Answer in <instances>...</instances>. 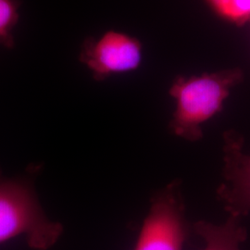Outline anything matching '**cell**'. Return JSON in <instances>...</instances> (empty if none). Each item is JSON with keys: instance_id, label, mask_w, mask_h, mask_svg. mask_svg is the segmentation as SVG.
Instances as JSON below:
<instances>
[{"instance_id": "8", "label": "cell", "mask_w": 250, "mask_h": 250, "mask_svg": "<svg viewBox=\"0 0 250 250\" xmlns=\"http://www.w3.org/2000/svg\"><path fill=\"white\" fill-rule=\"evenodd\" d=\"M19 0H0V45L13 48L15 45L13 30L18 23Z\"/></svg>"}, {"instance_id": "5", "label": "cell", "mask_w": 250, "mask_h": 250, "mask_svg": "<svg viewBox=\"0 0 250 250\" xmlns=\"http://www.w3.org/2000/svg\"><path fill=\"white\" fill-rule=\"evenodd\" d=\"M224 182L217 197L229 215L243 217L250 212V154L244 151L241 134H224Z\"/></svg>"}, {"instance_id": "2", "label": "cell", "mask_w": 250, "mask_h": 250, "mask_svg": "<svg viewBox=\"0 0 250 250\" xmlns=\"http://www.w3.org/2000/svg\"><path fill=\"white\" fill-rule=\"evenodd\" d=\"M62 233V224L46 216L29 182L0 180V244L24 236L31 249L47 250Z\"/></svg>"}, {"instance_id": "3", "label": "cell", "mask_w": 250, "mask_h": 250, "mask_svg": "<svg viewBox=\"0 0 250 250\" xmlns=\"http://www.w3.org/2000/svg\"><path fill=\"white\" fill-rule=\"evenodd\" d=\"M189 225L179 181H172L151 198L134 250H183Z\"/></svg>"}, {"instance_id": "6", "label": "cell", "mask_w": 250, "mask_h": 250, "mask_svg": "<svg viewBox=\"0 0 250 250\" xmlns=\"http://www.w3.org/2000/svg\"><path fill=\"white\" fill-rule=\"evenodd\" d=\"M241 220V217L229 215L224 224L196 222L193 230L205 243L202 250H240V245L248 237Z\"/></svg>"}, {"instance_id": "4", "label": "cell", "mask_w": 250, "mask_h": 250, "mask_svg": "<svg viewBox=\"0 0 250 250\" xmlns=\"http://www.w3.org/2000/svg\"><path fill=\"white\" fill-rule=\"evenodd\" d=\"M79 60L96 81L133 72L142 62V44L133 36L108 31L99 39L88 37L81 49Z\"/></svg>"}, {"instance_id": "1", "label": "cell", "mask_w": 250, "mask_h": 250, "mask_svg": "<svg viewBox=\"0 0 250 250\" xmlns=\"http://www.w3.org/2000/svg\"><path fill=\"white\" fill-rule=\"evenodd\" d=\"M244 79L239 68L228 69L198 76H179L170 88L175 100L170 120L172 134L189 142L203 137L202 125L222 111L230 91Z\"/></svg>"}, {"instance_id": "7", "label": "cell", "mask_w": 250, "mask_h": 250, "mask_svg": "<svg viewBox=\"0 0 250 250\" xmlns=\"http://www.w3.org/2000/svg\"><path fill=\"white\" fill-rule=\"evenodd\" d=\"M217 16L227 22L243 26L250 21V0H205Z\"/></svg>"}]
</instances>
